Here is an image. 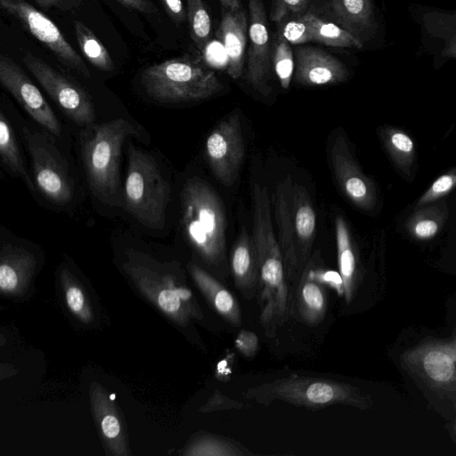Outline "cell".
<instances>
[{
    "label": "cell",
    "instance_id": "1",
    "mask_svg": "<svg viewBox=\"0 0 456 456\" xmlns=\"http://www.w3.org/2000/svg\"><path fill=\"white\" fill-rule=\"evenodd\" d=\"M140 81L148 96L161 103L201 101L223 89L204 59L191 53L145 68Z\"/></svg>",
    "mask_w": 456,
    "mask_h": 456
},
{
    "label": "cell",
    "instance_id": "2",
    "mask_svg": "<svg viewBox=\"0 0 456 456\" xmlns=\"http://www.w3.org/2000/svg\"><path fill=\"white\" fill-rule=\"evenodd\" d=\"M182 220L185 234L201 257L218 265L225 252L226 219L215 190L204 180L192 177L181 192Z\"/></svg>",
    "mask_w": 456,
    "mask_h": 456
},
{
    "label": "cell",
    "instance_id": "3",
    "mask_svg": "<svg viewBox=\"0 0 456 456\" xmlns=\"http://www.w3.org/2000/svg\"><path fill=\"white\" fill-rule=\"evenodd\" d=\"M137 134L136 126L119 118L94 126L83 141L82 159L89 188L105 204L118 203L122 146L128 136Z\"/></svg>",
    "mask_w": 456,
    "mask_h": 456
},
{
    "label": "cell",
    "instance_id": "4",
    "mask_svg": "<svg viewBox=\"0 0 456 456\" xmlns=\"http://www.w3.org/2000/svg\"><path fill=\"white\" fill-rule=\"evenodd\" d=\"M243 398L265 406L280 401L309 410L360 404L358 392L350 384L296 374L250 387Z\"/></svg>",
    "mask_w": 456,
    "mask_h": 456
},
{
    "label": "cell",
    "instance_id": "5",
    "mask_svg": "<svg viewBox=\"0 0 456 456\" xmlns=\"http://www.w3.org/2000/svg\"><path fill=\"white\" fill-rule=\"evenodd\" d=\"M169 195V185L155 158L130 144L124 196L126 211L141 224L162 229Z\"/></svg>",
    "mask_w": 456,
    "mask_h": 456
},
{
    "label": "cell",
    "instance_id": "6",
    "mask_svg": "<svg viewBox=\"0 0 456 456\" xmlns=\"http://www.w3.org/2000/svg\"><path fill=\"white\" fill-rule=\"evenodd\" d=\"M23 137L31 158L36 187L51 202L68 204L74 195V181L66 159L44 133L24 127Z\"/></svg>",
    "mask_w": 456,
    "mask_h": 456
},
{
    "label": "cell",
    "instance_id": "7",
    "mask_svg": "<svg viewBox=\"0 0 456 456\" xmlns=\"http://www.w3.org/2000/svg\"><path fill=\"white\" fill-rule=\"evenodd\" d=\"M22 61L69 119L81 126L94 123V105L88 93L79 84L30 52L24 53Z\"/></svg>",
    "mask_w": 456,
    "mask_h": 456
},
{
    "label": "cell",
    "instance_id": "8",
    "mask_svg": "<svg viewBox=\"0 0 456 456\" xmlns=\"http://www.w3.org/2000/svg\"><path fill=\"white\" fill-rule=\"evenodd\" d=\"M0 7L20 23L69 69L90 77V70L55 23L26 0H0Z\"/></svg>",
    "mask_w": 456,
    "mask_h": 456
},
{
    "label": "cell",
    "instance_id": "9",
    "mask_svg": "<svg viewBox=\"0 0 456 456\" xmlns=\"http://www.w3.org/2000/svg\"><path fill=\"white\" fill-rule=\"evenodd\" d=\"M245 153L240 117L231 114L222 119L208 134L205 155L215 176L225 186L238 177Z\"/></svg>",
    "mask_w": 456,
    "mask_h": 456
},
{
    "label": "cell",
    "instance_id": "10",
    "mask_svg": "<svg viewBox=\"0 0 456 456\" xmlns=\"http://www.w3.org/2000/svg\"><path fill=\"white\" fill-rule=\"evenodd\" d=\"M0 82L40 126L54 136L61 135V124L40 90L5 54L0 56Z\"/></svg>",
    "mask_w": 456,
    "mask_h": 456
},
{
    "label": "cell",
    "instance_id": "11",
    "mask_svg": "<svg viewBox=\"0 0 456 456\" xmlns=\"http://www.w3.org/2000/svg\"><path fill=\"white\" fill-rule=\"evenodd\" d=\"M248 37L246 78L259 93L268 95L272 50L263 0H248Z\"/></svg>",
    "mask_w": 456,
    "mask_h": 456
},
{
    "label": "cell",
    "instance_id": "12",
    "mask_svg": "<svg viewBox=\"0 0 456 456\" xmlns=\"http://www.w3.org/2000/svg\"><path fill=\"white\" fill-rule=\"evenodd\" d=\"M330 162L337 183L343 193L357 207L368 208L373 201V189L361 172L346 139L338 134L330 148Z\"/></svg>",
    "mask_w": 456,
    "mask_h": 456
},
{
    "label": "cell",
    "instance_id": "13",
    "mask_svg": "<svg viewBox=\"0 0 456 456\" xmlns=\"http://www.w3.org/2000/svg\"><path fill=\"white\" fill-rule=\"evenodd\" d=\"M293 183L294 182L289 175L281 181L273 193L272 202L278 229V241L288 280H294L302 270L298 260L296 229L292 214Z\"/></svg>",
    "mask_w": 456,
    "mask_h": 456
},
{
    "label": "cell",
    "instance_id": "14",
    "mask_svg": "<svg viewBox=\"0 0 456 456\" xmlns=\"http://www.w3.org/2000/svg\"><path fill=\"white\" fill-rule=\"evenodd\" d=\"M295 80L303 86H315L344 82L348 71L335 56L315 47H298L295 51Z\"/></svg>",
    "mask_w": 456,
    "mask_h": 456
},
{
    "label": "cell",
    "instance_id": "15",
    "mask_svg": "<svg viewBox=\"0 0 456 456\" xmlns=\"http://www.w3.org/2000/svg\"><path fill=\"white\" fill-rule=\"evenodd\" d=\"M248 31V20L243 9L222 12L216 37L227 57V73L234 79L240 77L243 71Z\"/></svg>",
    "mask_w": 456,
    "mask_h": 456
},
{
    "label": "cell",
    "instance_id": "16",
    "mask_svg": "<svg viewBox=\"0 0 456 456\" xmlns=\"http://www.w3.org/2000/svg\"><path fill=\"white\" fill-rule=\"evenodd\" d=\"M232 275L236 288L250 299L258 291V262L253 239L242 228L230 256Z\"/></svg>",
    "mask_w": 456,
    "mask_h": 456
},
{
    "label": "cell",
    "instance_id": "17",
    "mask_svg": "<svg viewBox=\"0 0 456 456\" xmlns=\"http://www.w3.org/2000/svg\"><path fill=\"white\" fill-rule=\"evenodd\" d=\"M327 307L326 286L305 268L298 282L296 299L292 301L291 314L296 312L300 322L315 326L324 320Z\"/></svg>",
    "mask_w": 456,
    "mask_h": 456
},
{
    "label": "cell",
    "instance_id": "18",
    "mask_svg": "<svg viewBox=\"0 0 456 456\" xmlns=\"http://www.w3.org/2000/svg\"><path fill=\"white\" fill-rule=\"evenodd\" d=\"M292 214L299 265L305 269L315 236L316 215L306 190L297 183L292 189Z\"/></svg>",
    "mask_w": 456,
    "mask_h": 456
},
{
    "label": "cell",
    "instance_id": "19",
    "mask_svg": "<svg viewBox=\"0 0 456 456\" xmlns=\"http://www.w3.org/2000/svg\"><path fill=\"white\" fill-rule=\"evenodd\" d=\"M191 275L213 309L230 325L240 327L241 310L234 296L216 279L195 265L190 267Z\"/></svg>",
    "mask_w": 456,
    "mask_h": 456
},
{
    "label": "cell",
    "instance_id": "20",
    "mask_svg": "<svg viewBox=\"0 0 456 456\" xmlns=\"http://www.w3.org/2000/svg\"><path fill=\"white\" fill-rule=\"evenodd\" d=\"M328 11L337 25L361 41L362 32L370 22L369 0H329Z\"/></svg>",
    "mask_w": 456,
    "mask_h": 456
},
{
    "label": "cell",
    "instance_id": "21",
    "mask_svg": "<svg viewBox=\"0 0 456 456\" xmlns=\"http://www.w3.org/2000/svg\"><path fill=\"white\" fill-rule=\"evenodd\" d=\"M338 273L343 281L344 296L347 302L353 298L356 260L346 221L341 216L335 219Z\"/></svg>",
    "mask_w": 456,
    "mask_h": 456
},
{
    "label": "cell",
    "instance_id": "22",
    "mask_svg": "<svg viewBox=\"0 0 456 456\" xmlns=\"http://www.w3.org/2000/svg\"><path fill=\"white\" fill-rule=\"evenodd\" d=\"M0 156L11 173L22 179L27 187L35 191L36 186L24 165L15 134L3 111L0 112Z\"/></svg>",
    "mask_w": 456,
    "mask_h": 456
},
{
    "label": "cell",
    "instance_id": "23",
    "mask_svg": "<svg viewBox=\"0 0 456 456\" xmlns=\"http://www.w3.org/2000/svg\"><path fill=\"white\" fill-rule=\"evenodd\" d=\"M303 17L309 26L312 42L344 48L362 46L361 41L334 22L322 20L312 12H305Z\"/></svg>",
    "mask_w": 456,
    "mask_h": 456
},
{
    "label": "cell",
    "instance_id": "24",
    "mask_svg": "<svg viewBox=\"0 0 456 456\" xmlns=\"http://www.w3.org/2000/svg\"><path fill=\"white\" fill-rule=\"evenodd\" d=\"M74 30L81 52L88 61L102 71H112L111 57L95 34L79 20H74Z\"/></svg>",
    "mask_w": 456,
    "mask_h": 456
},
{
    "label": "cell",
    "instance_id": "25",
    "mask_svg": "<svg viewBox=\"0 0 456 456\" xmlns=\"http://www.w3.org/2000/svg\"><path fill=\"white\" fill-rule=\"evenodd\" d=\"M191 38L203 54L212 37V20L203 0H186Z\"/></svg>",
    "mask_w": 456,
    "mask_h": 456
},
{
    "label": "cell",
    "instance_id": "26",
    "mask_svg": "<svg viewBox=\"0 0 456 456\" xmlns=\"http://www.w3.org/2000/svg\"><path fill=\"white\" fill-rule=\"evenodd\" d=\"M272 59L281 87L288 89L294 73L295 58L290 44L278 32L273 44Z\"/></svg>",
    "mask_w": 456,
    "mask_h": 456
},
{
    "label": "cell",
    "instance_id": "27",
    "mask_svg": "<svg viewBox=\"0 0 456 456\" xmlns=\"http://www.w3.org/2000/svg\"><path fill=\"white\" fill-rule=\"evenodd\" d=\"M191 454L210 456H241L252 454L238 443L216 436H208L199 440L191 449Z\"/></svg>",
    "mask_w": 456,
    "mask_h": 456
},
{
    "label": "cell",
    "instance_id": "28",
    "mask_svg": "<svg viewBox=\"0 0 456 456\" xmlns=\"http://www.w3.org/2000/svg\"><path fill=\"white\" fill-rule=\"evenodd\" d=\"M428 376L437 381H447L454 373V363L452 358L440 351L428 353L423 361Z\"/></svg>",
    "mask_w": 456,
    "mask_h": 456
},
{
    "label": "cell",
    "instance_id": "29",
    "mask_svg": "<svg viewBox=\"0 0 456 456\" xmlns=\"http://www.w3.org/2000/svg\"><path fill=\"white\" fill-rule=\"evenodd\" d=\"M278 33L289 44L300 45L312 42L310 28L303 14L285 22Z\"/></svg>",
    "mask_w": 456,
    "mask_h": 456
},
{
    "label": "cell",
    "instance_id": "30",
    "mask_svg": "<svg viewBox=\"0 0 456 456\" xmlns=\"http://www.w3.org/2000/svg\"><path fill=\"white\" fill-rule=\"evenodd\" d=\"M309 0H273L270 19L272 21L281 22L289 15L305 13Z\"/></svg>",
    "mask_w": 456,
    "mask_h": 456
},
{
    "label": "cell",
    "instance_id": "31",
    "mask_svg": "<svg viewBox=\"0 0 456 456\" xmlns=\"http://www.w3.org/2000/svg\"><path fill=\"white\" fill-rule=\"evenodd\" d=\"M191 293L182 289L181 292L173 289H164L158 296L159 306L167 313H176L181 308V298L188 299Z\"/></svg>",
    "mask_w": 456,
    "mask_h": 456
},
{
    "label": "cell",
    "instance_id": "32",
    "mask_svg": "<svg viewBox=\"0 0 456 456\" xmlns=\"http://www.w3.org/2000/svg\"><path fill=\"white\" fill-rule=\"evenodd\" d=\"M245 407V404L238 400L232 399L216 390L204 405V411L239 410Z\"/></svg>",
    "mask_w": 456,
    "mask_h": 456
},
{
    "label": "cell",
    "instance_id": "33",
    "mask_svg": "<svg viewBox=\"0 0 456 456\" xmlns=\"http://www.w3.org/2000/svg\"><path fill=\"white\" fill-rule=\"evenodd\" d=\"M309 273L325 286L332 287L339 296L344 295L343 281L339 273L330 270L313 269L309 265L305 267Z\"/></svg>",
    "mask_w": 456,
    "mask_h": 456
},
{
    "label": "cell",
    "instance_id": "34",
    "mask_svg": "<svg viewBox=\"0 0 456 456\" xmlns=\"http://www.w3.org/2000/svg\"><path fill=\"white\" fill-rule=\"evenodd\" d=\"M236 349L246 357H253L259 348L258 338L249 330H241L235 339Z\"/></svg>",
    "mask_w": 456,
    "mask_h": 456
},
{
    "label": "cell",
    "instance_id": "35",
    "mask_svg": "<svg viewBox=\"0 0 456 456\" xmlns=\"http://www.w3.org/2000/svg\"><path fill=\"white\" fill-rule=\"evenodd\" d=\"M454 177L449 175L440 176L422 199V202L433 200L448 191L454 184Z\"/></svg>",
    "mask_w": 456,
    "mask_h": 456
},
{
    "label": "cell",
    "instance_id": "36",
    "mask_svg": "<svg viewBox=\"0 0 456 456\" xmlns=\"http://www.w3.org/2000/svg\"><path fill=\"white\" fill-rule=\"evenodd\" d=\"M167 13L176 24H181L186 20L185 12L182 0H160Z\"/></svg>",
    "mask_w": 456,
    "mask_h": 456
},
{
    "label": "cell",
    "instance_id": "37",
    "mask_svg": "<svg viewBox=\"0 0 456 456\" xmlns=\"http://www.w3.org/2000/svg\"><path fill=\"white\" fill-rule=\"evenodd\" d=\"M43 9L55 8L64 12L78 9L82 0H33Z\"/></svg>",
    "mask_w": 456,
    "mask_h": 456
},
{
    "label": "cell",
    "instance_id": "38",
    "mask_svg": "<svg viewBox=\"0 0 456 456\" xmlns=\"http://www.w3.org/2000/svg\"><path fill=\"white\" fill-rule=\"evenodd\" d=\"M127 8L133 9L144 15H156L159 9L151 0H117Z\"/></svg>",
    "mask_w": 456,
    "mask_h": 456
},
{
    "label": "cell",
    "instance_id": "39",
    "mask_svg": "<svg viewBox=\"0 0 456 456\" xmlns=\"http://www.w3.org/2000/svg\"><path fill=\"white\" fill-rule=\"evenodd\" d=\"M66 301L69 309L79 313L84 308L85 298L82 291L76 286H69L66 291Z\"/></svg>",
    "mask_w": 456,
    "mask_h": 456
},
{
    "label": "cell",
    "instance_id": "40",
    "mask_svg": "<svg viewBox=\"0 0 456 456\" xmlns=\"http://www.w3.org/2000/svg\"><path fill=\"white\" fill-rule=\"evenodd\" d=\"M102 430L104 436L109 439H114L118 436L120 433V424L118 419L113 415H106L102 418Z\"/></svg>",
    "mask_w": 456,
    "mask_h": 456
},
{
    "label": "cell",
    "instance_id": "41",
    "mask_svg": "<svg viewBox=\"0 0 456 456\" xmlns=\"http://www.w3.org/2000/svg\"><path fill=\"white\" fill-rule=\"evenodd\" d=\"M390 142L395 149L403 153H411L413 150V142L411 139L401 132H396L391 134Z\"/></svg>",
    "mask_w": 456,
    "mask_h": 456
},
{
    "label": "cell",
    "instance_id": "42",
    "mask_svg": "<svg viewBox=\"0 0 456 456\" xmlns=\"http://www.w3.org/2000/svg\"><path fill=\"white\" fill-rule=\"evenodd\" d=\"M437 232V224L429 219L418 222L414 227V232L418 237L429 238Z\"/></svg>",
    "mask_w": 456,
    "mask_h": 456
},
{
    "label": "cell",
    "instance_id": "43",
    "mask_svg": "<svg viewBox=\"0 0 456 456\" xmlns=\"http://www.w3.org/2000/svg\"><path fill=\"white\" fill-rule=\"evenodd\" d=\"M222 12H237L242 9L241 0H219Z\"/></svg>",
    "mask_w": 456,
    "mask_h": 456
}]
</instances>
